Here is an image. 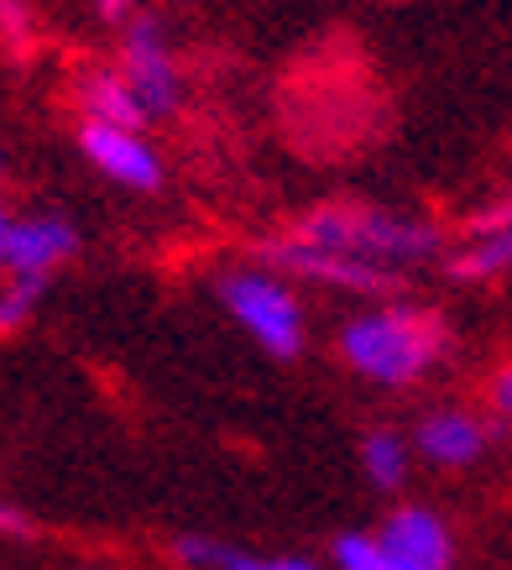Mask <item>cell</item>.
Instances as JSON below:
<instances>
[{
  "label": "cell",
  "mask_w": 512,
  "mask_h": 570,
  "mask_svg": "<svg viewBox=\"0 0 512 570\" xmlns=\"http://www.w3.org/2000/svg\"><path fill=\"white\" fill-rule=\"evenodd\" d=\"M440 225L424 215L382 205H325L256 246V262L298 283L382 298L397 294L403 277L440 257Z\"/></svg>",
  "instance_id": "1"
},
{
  "label": "cell",
  "mask_w": 512,
  "mask_h": 570,
  "mask_svg": "<svg viewBox=\"0 0 512 570\" xmlns=\"http://www.w3.org/2000/svg\"><path fill=\"white\" fill-rule=\"evenodd\" d=\"M450 356V325L419 304H376L341 330V362L376 387H413Z\"/></svg>",
  "instance_id": "2"
},
{
  "label": "cell",
  "mask_w": 512,
  "mask_h": 570,
  "mask_svg": "<svg viewBox=\"0 0 512 570\" xmlns=\"http://www.w3.org/2000/svg\"><path fill=\"white\" fill-rule=\"evenodd\" d=\"M225 314L236 320L256 346L277 356V362H293L298 351L308 346V330H304V304L293 294V283L273 267H230L215 283Z\"/></svg>",
  "instance_id": "3"
},
{
  "label": "cell",
  "mask_w": 512,
  "mask_h": 570,
  "mask_svg": "<svg viewBox=\"0 0 512 570\" xmlns=\"http://www.w3.org/2000/svg\"><path fill=\"white\" fill-rule=\"evenodd\" d=\"M116 69L126 73V85H131V95L141 100L147 121H168L173 110L184 105V73H178V58H173L168 37H163V21L157 17H131L126 21Z\"/></svg>",
  "instance_id": "4"
},
{
  "label": "cell",
  "mask_w": 512,
  "mask_h": 570,
  "mask_svg": "<svg viewBox=\"0 0 512 570\" xmlns=\"http://www.w3.org/2000/svg\"><path fill=\"white\" fill-rule=\"evenodd\" d=\"M79 153L100 178H110L116 189L131 194H157L163 189V157L147 141V131L110 121H79Z\"/></svg>",
  "instance_id": "5"
},
{
  "label": "cell",
  "mask_w": 512,
  "mask_h": 570,
  "mask_svg": "<svg viewBox=\"0 0 512 570\" xmlns=\"http://www.w3.org/2000/svg\"><path fill=\"white\" fill-rule=\"evenodd\" d=\"M79 252V230L63 215H17L11 225V252H6V277L48 288L52 273L73 262Z\"/></svg>",
  "instance_id": "6"
},
{
  "label": "cell",
  "mask_w": 512,
  "mask_h": 570,
  "mask_svg": "<svg viewBox=\"0 0 512 570\" xmlns=\"http://www.w3.org/2000/svg\"><path fill=\"white\" fill-rule=\"evenodd\" d=\"M376 539L387 544V554H393L403 570H450L455 566V534H450V523H444L434 508H424V502L393 508V513L382 519V529H376Z\"/></svg>",
  "instance_id": "7"
},
{
  "label": "cell",
  "mask_w": 512,
  "mask_h": 570,
  "mask_svg": "<svg viewBox=\"0 0 512 570\" xmlns=\"http://www.w3.org/2000/svg\"><path fill=\"white\" fill-rule=\"evenodd\" d=\"M486 440H492V430L476 414H465V409H434L413 430V450L424 455L429 466H444V471L476 466L486 455Z\"/></svg>",
  "instance_id": "8"
},
{
  "label": "cell",
  "mask_w": 512,
  "mask_h": 570,
  "mask_svg": "<svg viewBox=\"0 0 512 570\" xmlns=\"http://www.w3.org/2000/svg\"><path fill=\"white\" fill-rule=\"evenodd\" d=\"M173 560L184 570H325L304 560V554H256L209 534H178L173 539Z\"/></svg>",
  "instance_id": "9"
},
{
  "label": "cell",
  "mask_w": 512,
  "mask_h": 570,
  "mask_svg": "<svg viewBox=\"0 0 512 570\" xmlns=\"http://www.w3.org/2000/svg\"><path fill=\"white\" fill-rule=\"evenodd\" d=\"M79 110H85V121L131 126V131H147V126H152L120 69H89V73H79Z\"/></svg>",
  "instance_id": "10"
},
{
  "label": "cell",
  "mask_w": 512,
  "mask_h": 570,
  "mask_svg": "<svg viewBox=\"0 0 512 570\" xmlns=\"http://www.w3.org/2000/svg\"><path fill=\"white\" fill-rule=\"evenodd\" d=\"M450 273L465 283H496L512 273V225H471L465 246L450 257Z\"/></svg>",
  "instance_id": "11"
},
{
  "label": "cell",
  "mask_w": 512,
  "mask_h": 570,
  "mask_svg": "<svg viewBox=\"0 0 512 570\" xmlns=\"http://www.w3.org/2000/svg\"><path fill=\"white\" fill-rule=\"evenodd\" d=\"M361 471L376 492H403L408 487V471H413V445L403 440L397 430H366L361 440Z\"/></svg>",
  "instance_id": "12"
},
{
  "label": "cell",
  "mask_w": 512,
  "mask_h": 570,
  "mask_svg": "<svg viewBox=\"0 0 512 570\" xmlns=\"http://www.w3.org/2000/svg\"><path fill=\"white\" fill-rule=\"evenodd\" d=\"M329 560H335V570H403L387 554V544L376 534H366V529H351V534H335V544H329Z\"/></svg>",
  "instance_id": "13"
},
{
  "label": "cell",
  "mask_w": 512,
  "mask_h": 570,
  "mask_svg": "<svg viewBox=\"0 0 512 570\" xmlns=\"http://www.w3.org/2000/svg\"><path fill=\"white\" fill-rule=\"evenodd\" d=\"M42 294H48V288H37V283H17V277L0 288V341L32 325V314H37V304H42Z\"/></svg>",
  "instance_id": "14"
},
{
  "label": "cell",
  "mask_w": 512,
  "mask_h": 570,
  "mask_svg": "<svg viewBox=\"0 0 512 570\" xmlns=\"http://www.w3.org/2000/svg\"><path fill=\"white\" fill-rule=\"evenodd\" d=\"M0 42L17 52L32 42V6L27 0H0Z\"/></svg>",
  "instance_id": "15"
},
{
  "label": "cell",
  "mask_w": 512,
  "mask_h": 570,
  "mask_svg": "<svg viewBox=\"0 0 512 570\" xmlns=\"http://www.w3.org/2000/svg\"><path fill=\"white\" fill-rule=\"evenodd\" d=\"M492 409L512 424V362L496 366V377H492Z\"/></svg>",
  "instance_id": "16"
},
{
  "label": "cell",
  "mask_w": 512,
  "mask_h": 570,
  "mask_svg": "<svg viewBox=\"0 0 512 570\" xmlns=\"http://www.w3.org/2000/svg\"><path fill=\"white\" fill-rule=\"evenodd\" d=\"M0 534H6V539H27V534H32L27 513H17V508H11L6 498H0Z\"/></svg>",
  "instance_id": "17"
},
{
  "label": "cell",
  "mask_w": 512,
  "mask_h": 570,
  "mask_svg": "<svg viewBox=\"0 0 512 570\" xmlns=\"http://www.w3.org/2000/svg\"><path fill=\"white\" fill-rule=\"evenodd\" d=\"M471 225H512V189L502 194V199H492V205L481 209V215H476Z\"/></svg>",
  "instance_id": "18"
},
{
  "label": "cell",
  "mask_w": 512,
  "mask_h": 570,
  "mask_svg": "<svg viewBox=\"0 0 512 570\" xmlns=\"http://www.w3.org/2000/svg\"><path fill=\"white\" fill-rule=\"evenodd\" d=\"M100 21H131L137 17V0H95Z\"/></svg>",
  "instance_id": "19"
},
{
  "label": "cell",
  "mask_w": 512,
  "mask_h": 570,
  "mask_svg": "<svg viewBox=\"0 0 512 570\" xmlns=\"http://www.w3.org/2000/svg\"><path fill=\"white\" fill-rule=\"evenodd\" d=\"M11 225H17V215L0 205V273H6V252H11Z\"/></svg>",
  "instance_id": "20"
},
{
  "label": "cell",
  "mask_w": 512,
  "mask_h": 570,
  "mask_svg": "<svg viewBox=\"0 0 512 570\" xmlns=\"http://www.w3.org/2000/svg\"><path fill=\"white\" fill-rule=\"evenodd\" d=\"M79 570H105V566H79Z\"/></svg>",
  "instance_id": "21"
},
{
  "label": "cell",
  "mask_w": 512,
  "mask_h": 570,
  "mask_svg": "<svg viewBox=\"0 0 512 570\" xmlns=\"http://www.w3.org/2000/svg\"><path fill=\"white\" fill-rule=\"evenodd\" d=\"M0 174H6V157H0Z\"/></svg>",
  "instance_id": "22"
}]
</instances>
